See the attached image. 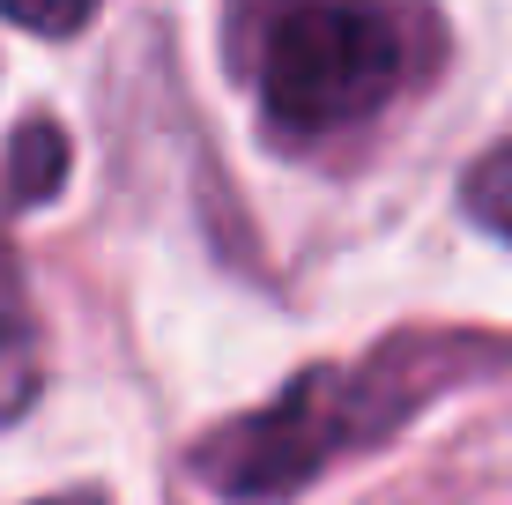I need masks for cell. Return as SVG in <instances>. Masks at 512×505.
I'll use <instances>...</instances> for the list:
<instances>
[{
    "instance_id": "cell-2",
    "label": "cell",
    "mask_w": 512,
    "mask_h": 505,
    "mask_svg": "<svg viewBox=\"0 0 512 505\" xmlns=\"http://www.w3.org/2000/svg\"><path fill=\"white\" fill-rule=\"evenodd\" d=\"M409 75L401 15L379 0H290L260 38V119L275 142H320L372 119Z\"/></svg>"
},
{
    "instance_id": "cell-3",
    "label": "cell",
    "mask_w": 512,
    "mask_h": 505,
    "mask_svg": "<svg viewBox=\"0 0 512 505\" xmlns=\"http://www.w3.org/2000/svg\"><path fill=\"white\" fill-rule=\"evenodd\" d=\"M38 394V327L23 312V283H15V260L0 246V424L30 409Z\"/></svg>"
},
{
    "instance_id": "cell-6",
    "label": "cell",
    "mask_w": 512,
    "mask_h": 505,
    "mask_svg": "<svg viewBox=\"0 0 512 505\" xmlns=\"http://www.w3.org/2000/svg\"><path fill=\"white\" fill-rule=\"evenodd\" d=\"M45 505H104L97 491H67V498H45Z\"/></svg>"
},
{
    "instance_id": "cell-1",
    "label": "cell",
    "mask_w": 512,
    "mask_h": 505,
    "mask_svg": "<svg viewBox=\"0 0 512 505\" xmlns=\"http://www.w3.org/2000/svg\"><path fill=\"white\" fill-rule=\"evenodd\" d=\"M490 350L498 342H475V335H409V342H386V350L357 357V364L297 372L268 409L238 416L216 439L193 446V468H201L208 491L231 505L297 498L334 461L394 439L423 402H438L468 372V357H490Z\"/></svg>"
},
{
    "instance_id": "cell-4",
    "label": "cell",
    "mask_w": 512,
    "mask_h": 505,
    "mask_svg": "<svg viewBox=\"0 0 512 505\" xmlns=\"http://www.w3.org/2000/svg\"><path fill=\"white\" fill-rule=\"evenodd\" d=\"M461 194H468V216L483 223V231H498L505 246H512V142H505V149H490L483 164L468 171Z\"/></svg>"
},
{
    "instance_id": "cell-5",
    "label": "cell",
    "mask_w": 512,
    "mask_h": 505,
    "mask_svg": "<svg viewBox=\"0 0 512 505\" xmlns=\"http://www.w3.org/2000/svg\"><path fill=\"white\" fill-rule=\"evenodd\" d=\"M97 8L104 0H0V15L23 23V30H38V38H75Z\"/></svg>"
}]
</instances>
